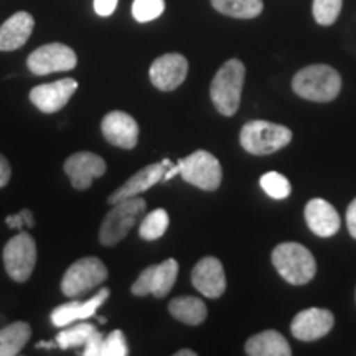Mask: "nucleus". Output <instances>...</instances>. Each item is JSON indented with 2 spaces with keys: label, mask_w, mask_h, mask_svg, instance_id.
Returning a JSON list of instances; mask_svg holds the SVG:
<instances>
[{
  "label": "nucleus",
  "mask_w": 356,
  "mask_h": 356,
  "mask_svg": "<svg viewBox=\"0 0 356 356\" xmlns=\"http://www.w3.org/2000/svg\"><path fill=\"white\" fill-rule=\"evenodd\" d=\"M244 78H246V68L238 58L228 60L218 70L210 86V97L218 113L228 118L238 113Z\"/></svg>",
  "instance_id": "obj_1"
},
{
  "label": "nucleus",
  "mask_w": 356,
  "mask_h": 356,
  "mask_svg": "<svg viewBox=\"0 0 356 356\" xmlns=\"http://www.w3.org/2000/svg\"><path fill=\"white\" fill-rule=\"evenodd\" d=\"M292 89L304 99L330 102L340 95L341 76L328 65H310L293 76Z\"/></svg>",
  "instance_id": "obj_2"
},
{
  "label": "nucleus",
  "mask_w": 356,
  "mask_h": 356,
  "mask_svg": "<svg viewBox=\"0 0 356 356\" xmlns=\"http://www.w3.org/2000/svg\"><path fill=\"white\" fill-rule=\"evenodd\" d=\"M273 264L280 277L292 286H304L317 273L315 257L299 243H282L275 246L273 251Z\"/></svg>",
  "instance_id": "obj_3"
},
{
  "label": "nucleus",
  "mask_w": 356,
  "mask_h": 356,
  "mask_svg": "<svg viewBox=\"0 0 356 356\" xmlns=\"http://www.w3.org/2000/svg\"><path fill=\"white\" fill-rule=\"evenodd\" d=\"M292 131L282 124L269 121H251L244 124L239 142L252 155H270L291 144Z\"/></svg>",
  "instance_id": "obj_4"
},
{
  "label": "nucleus",
  "mask_w": 356,
  "mask_h": 356,
  "mask_svg": "<svg viewBox=\"0 0 356 356\" xmlns=\"http://www.w3.org/2000/svg\"><path fill=\"white\" fill-rule=\"evenodd\" d=\"M147 203L144 198L134 197L115 203L106 215L99 229V241L104 246H115L129 234L137 221L144 216Z\"/></svg>",
  "instance_id": "obj_5"
},
{
  "label": "nucleus",
  "mask_w": 356,
  "mask_h": 356,
  "mask_svg": "<svg viewBox=\"0 0 356 356\" xmlns=\"http://www.w3.org/2000/svg\"><path fill=\"white\" fill-rule=\"evenodd\" d=\"M177 163L180 167V177L200 190L215 191L221 185L222 170L220 160L207 150H195Z\"/></svg>",
  "instance_id": "obj_6"
},
{
  "label": "nucleus",
  "mask_w": 356,
  "mask_h": 356,
  "mask_svg": "<svg viewBox=\"0 0 356 356\" xmlns=\"http://www.w3.org/2000/svg\"><path fill=\"white\" fill-rule=\"evenodd\" d=\"M108 279V267L95 256L83 257L68 267L61 280V291L66 297H79Z\"/></svg>",
  "instance_id": "obj_7"
},
{
  "label": "nucleus",
  "mask_w": 356,
  "mask_h": 356,
  "mask_svg": "<svg viewBox=\"0 0 356 356\" xmlns=\"http://www.w3.org/2000/svg\"><path fill=\"white\" fill-rule=\"evenodd\" d=\"M3 264L7 274L15 282H25L37 264V246L29 233L13 236L3 248Z\"/></svg>",
  "instance_id": "obj_8"
},
{
  "label": "nucleus",
  "mask_w": 356,
  "mask_h": 356,
  "mask_svg": "<svg viewBox=\"0 0 356 356\" xmlns=\"http://www.w3.org/2000/svg\"><path fill=\"white\" fill-rule=\"evenodd\" d=\"M178 275V262L175 259H167L162 264L147 267L140 273L136 282L132 284V293L136 297L154 296L157 299L167 297L175 286Z\"/></svg>",
  "instance_id": "obj_9"
},
{
  "label": "nucleus",
  "mask_w": 356,
  "mask_h": 356,
  "mask_svg": "<svg viewBox=\"0 0 356 356\" xmlns=\"http://www.w3.org/2000/svg\"><path fill=\"white\" fill-rule=\"evenodd\" d=\"M78 65L76 53L63 43L43 44L30 53L26 66L37 76L58 73V71H71Z\"/></svg>",
  "instance_id": "obj_10"
},
{
  "label": "nucleus",
  "mask_w": 356,
  "mask_h": 356,
  "mask_svg": "<svg viewBox=\"0 0 356 356\" xmlns=\"http://www.w3.org/2000/svg\"><path fill=\"white\" fill-rule=\"evenodd\" d=\"M188 74V61L180 53H167L159 56L150 66V81L160 91H173Z\"/></svg>",
  "instance_id": "obj_11"
},
{
  "label": "nucleus",
  "mask_w": 356,
  "mask_h": 356,
  "mask_svg": "<svg viewBox=\"0 0 356 356\" xmlns=\"http://www.w3.org/2000/svg\"><path fill=\"white\" fill-rule=\"evenodd\" d=\"M76 89L78 81H74L73 78L58 79L55 83L40 84V86L33 88L30 91V101L33 102L35 108H38L44 114L58 113L68 104Z\"/></svg>",
  "instance_id": "obj_12"
},
{
  "label": "nucleus",
  "mask_w": 356,
  "mask_h": 356,
  "mask_svg": "<svg viewBox=\"0 0 356 356\" xmlns=\"http://www.w3.org/2000/svg\"><path fill=\"white\" fill-rule=\"evenodd\" d=\"M335 323V317L327 309H312L302 310L296 315L291 323V332L297 340L314 341L328 335Z\"/></svg>",
  "instance_id": "obj_13"
},
{
  "label": "nucleus",
  "mask_w": 356,
  "mask_h": 356,
  "mask_svg": "<svg viewBox=\"0 0 356 356\" xmlns=\"http://www.w3.org/2000/svg\"><path fill=\"white\" fill-rule=\"evenodd\" d=\"M108 170L104 159L92 152H76L65 162V172L71 185L76 190H88L95 178H99Z\"/></svg>",
  "instance_id": "obj_14"
},
{
  "label": "nucleus",
  "mask_w": 356,
  "mask_h": 356,
  "mask_svg": "<svg viewBox=\"0 0 356 356\" xmlns=\"http://www.w3.org/2000/svg\"><path fill=\"white\" fill-rule=\"evenodd\" d=\"M191 284L204 297H221L226 291V274L221 261L213 256L203 257L191 270Z\"/></svg>",
  "instance_id": "obj_15"
},
{
  "label": "nucleus",
  "mask_w": 356,
  "mask_h": 356,
  "mask_svg": "<svg viewBox=\"0 0 356 356\" xmlns=\"http://www.w3.org/2000/svg\"><path fill=\"white\" fill-rule=\"evenodd\" d=\"M101 131L109 144L126 150L134 149L139 140V126H137L136 119L122 111H113L104 115Z\"/></svg>",
  "instance_id": "obj_16"
},
{
  "label": "nucleus",
  "mask_w": 356,
  "mask_h": 356,
  "mask_svg": "<svg viewBox=\"0 0 356 356\" xmlns=\"http://www.w3.org/2000/svg\"><path fill=\"white\" fill-rule=\"evenodd\" d=\"M172 165L173 163L170 162V160L163 159L162 162L152 163V165L142 168V170L137 172L136 175H132L126 181V184L119 186V188L115 190L113 195H111V197L108 198V203L115 204V203L122 202V200L139 197L140 193H144V191L152 188L155 184H159V181L163 178V173H165L167 168Z\"/></svg>",
  "instance_id": "obj_17"
},
{
  "label": "nucleus",
  "mask_w": 356,
  "mask_h": 356,
  "mask_svg": "<svg viewBox=\"0 0 356 356\" xmlns=\"http://www.w3.org/2000/svg\"><path fill=\"white\" fill-rule=\"evenodd\" d=\"M109 289H101L99 292L96 293L95 297L88 299L86 302L73 300L68 302V304L58 305L55 310L51 312V323L58 328L68 327L73 322H78V320H88L95 317L96 312L99 310L101 305H104V302L108 300L109 297Z\"/></svg>",
  "instance_id": "obj_18"
},
{
  "label": "nucleus",
  "mask_w": 356,
  "mask_h": 356,
  "mask_svg": "<svg viewBox=\"0 0 356 356\" xmlns=\"http://www.w3.org/2000/svg\"><path fill=\"white\" fill-rule=\"evenodd\" d=\"M305 221L312 233L320 238H330L340 229V215L333 204L322 198H314L307 203Z\"/></svg>",
  "instance_id": "obj_19"
},
{
  "label": "nucleus",
  "mask_w": 356,
  "mask_h": 356,
  "mask_svg": "<svg viewBox=\"0 0 356 356\" xmlns=\"http://www.w3.org/2000/svg\"><path fill=\"white\" fill-rule=\"evenodd\" d=\"M35 20L29 12H17L0 26V51L24 47L33 32Z\"/></svg>",
  "instance_id": "obj_20"
},
{
  "label": "nucleus",
  "mask_w": 356,
  "mask_h": 356,
  "mask_svg": "<svg viewBox=\"0 0 356 356\" xmlns=\"http://www.w3.org/2000/svg\"><path fill=\"white\" fill-rule=\"evenodd\" d=\"M246 355L249 356H291L292 350L289 341L275 330L256 333L246 341Z\"/></svg>",
  "instance_id": "obj_21"
},
{
  "label": "nucleus",
  "mask_w": 356,
  "mask_h": 356,
  "mask_svg": "<svg viewBox=\"0 0 356 356\" xmlns=\"http://www.w3.org/2000/svg\"><path fill=\"white\" fill-rule=\"evenodd\" d=\"M168 310H170L172 317L177 318L178 322L186 325H200L207 320L208 309L204 302L198 297L184 296L173 299L168 304Z\"/></svg>",
  "instance_id": "obj_22"
},
{
  "label": "nucleus",
  "mask_w": 356,
  "mask_h": 356,
  "mask_svg": "<svg viewBox=\"0 0 356 356\" xmlns=\"http://www.w3.org/2000/svg\"><path fill=\"white\" fill-rule=\"evenodd\" d=\"M32 337V328L26 322H13L0 330V356L19 355Z\"/></svg>",
  "instance_id": "obj_23"
},
{
  "label": "nucleus",
  "mask_w": 356,
  "mask_h": 356,
  "mask_svg": "<svg viewBox=\"0 0 356 356\" xmlns=\"http://www.w3.org/2000/svg\"><path fill=\"white\" fill-rule=\"evenodd\" d=\"M211 6L233 19H256L264 8L262 0H211Z\"/></svg>",
  "instance_id": "obj_24"
},
{
  "label": "nucleus",
  "mask_w": 356,
  "mask_h": 356,
  "mask_svg": "<svg viewBox=\"0 0 356 356\" xmlns=\"http://www.w3.org/2000/svg\"><path fill=\"white\" fill-rule=\"evenodd\" d=\"M168 222H170V218H168V213L165 210L159 208V210L150 211L149 215L142 218L139 228L140 238L145 239V241H157L165 234Z\"/></svg>",
  "instance_id": "obj_25"
},
{
  "label": "nucleus",
  "mask_w": 356,
  "mask_h": 356,
  "mask_svg": "<svg viewBox=\"0 0 356 356\" xmlns=\"http://www.w3.org/2000/svg\"><path fill=\"white\" fill-rule=\"evenodd\" d=\"M96 332V327L92 323H78L74 327L66 328L56 335V345L61 350L78 348V346H84L89 337Z\"/></svg>",
  "instance_id": "obj_26"
},
{
  "label": "nucleus",
  "mask_w": 356,
  "mask_h": 356,
  "mask_svg": "<svg viewBox=\"0 0 356 356\" xmlns=\"http://www.w3.org/2000/svg\"><path fill=\"white\" fill-rule=\"evenodd\" d=\"M261 188L274 200H286L292 191L291 181L287 180L282 173L279 172H267L259 180Z\"/></svg>",
  "instance_id": "obj_27"
},
{
  "label": "nucleus",
  "mask_w": 356,
  "mask_h": 356,
  "mask_svg": "<svg viewBox=\"0 0 356 356\" xmlns=\"http://www.w3.org/2000/svg\"><path fill=\"white\" fill-rule=\"evenodd\" d=\"M343 0H314V19L318 25H333L341 12Z\"/></svg>",
  "instance_id": "obj_28"
},
{
  "label": "nucleus",
  "mask_w": 356,
  "mask_h": 356,
  "mask_svg": "<svg viewBox=\"0 0 356 356\" xmlns=\"http://www.w3.org/2000/svg\"><path fill=\"white\" fill-rule=\"evenodd\" d=\"M165 10V0H134L132 15L140 24L159 19Z\"/></svg>",
  "instance_id": "obj_29"
},
{
  "label": "nucleus",
  "mask_w": 356,
  "mask_h": 356,
  "mask_svg": "<svg viewBox=\"0 0 356 356\" xmlns=\"http://www.w3.org/2000/svg\"><path fill=\"white\" fill-rule=\"evenodd\" d=\"M129 355V346L122 330H114L104 337V348L102 356H126Z\"/></svg>",
  "instance_id": "obj_30"
},
{
  "label": "nucleus",
  "mask_w": 356,
  "mask_h": 356,
  "mask_svg": "<svg viewBox=\"0 0 356 356\" xmlns=\"http://www.w3.org/2000/svg\"><path fill=\"white\" fill-rule=\"evenodd\" d=\"M102 348H104V335L101 332H95L89 340L86 341L83 350V356H102Z\"/></svg>",
  "instance_id": "obj_31"
},
{
  "label": "nucleus",
  "mask_w": 356,
  "mask_h": 356,
  "mask_svg": "<svg viewBox=\"0 0 356 356\" xmlns=\"http://www.w3.org/2000/svg\"><path fill=\"white\" fill-rule=\"evenodd\" d=\"M7 226L13 229H22V228H32L33 226V215L30 210H22L19 215H10L7 216Z\"/></svg>",
  "instance_id": "obj_32"
},
{
  "label": "nucleus",
  "mask_w": 356,
  "mask_h": 356,
  "mask_svg": "<svg viewBox=\"0 0 356 356\" xmlns=\"http://www.w3.org/2000/svg\"><path fill=\"white\" fill-rule=\"evenodd\" d=\"M119 0H95V12L99 17L113 15Z\"/></svg>",
  "instance_id": "obj_33"
},
{
  "label": "nucleus",
  "mask_w": 356,
  "mask_h": 356,
  "mask_svg": "<svg viewBox=\"0 0 356 356\" xmlns=\"http://www.w3.org/2000/svg\"><path fill=\"white\" fill-rule=\"evenodd\" d=\"M346 226H348L350 234L356 239V198L350 203L348 210H346Z\"/></svg>",
  "instance_id": "obj_34"
},
{
  "label": "nucleus",
  "mask_w": 356,
  "mask_h": 356,
  "mask_svg": "<svg viewBox=\"0 0 356 356\" xmlns=\"http://www.w3.org/2000/svg\"><path fill=\"white\" fill-rule=\"evenodd\" d=\"M10 175H12L10 165H8L7 159L3 157L2 154H0V188L8 184V180H10Z\"/></svg>",
  "instance_id": "obj_35"
},
{
  "label": "nucleus",
  "mask_w": 356,
  "mask_h": 356,
  "mask_svg": "<svg viewBox=\"0 0 356 356\" xmlns=\"http://www.w3.org/2000/svg\"><path fill=\"white\" fill-rule=\"evenodd\" d=\"M56 345V340L55 341H40V343H37V348H47V350H51L55 348Z\"/></svg>",
  "instance_id": "obj_36"
},
{
  "label": "nucleus",
  "mask_w": 356,
  "mask_h": 356,
  "mask_svg": "<svg viewBox=\"0 0 356 356\" xmlns=\"http://www.w3.org/2000/svg\"><path fill=\"white\" fill-rule=\"evenodd\" d=\"M175 356H197V353L191 350H180V351H177Z\"/></svg>",
  "instance_id": "obj_37"
}]
</instances>
